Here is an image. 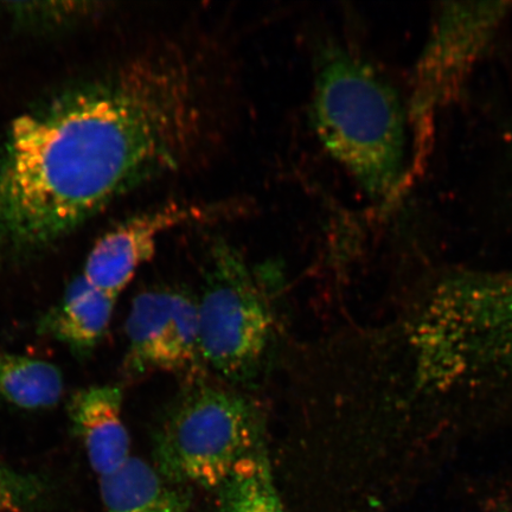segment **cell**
I'll use <instances>...</instances> for the list:
<instances>
[{
    "label": "cell",
    "instance_id": "obj_1",
    "mask_svg": "<svg viewBox=\"0 0 512 512\" xmlns=\"http://www.w3.org/2000/svg\"><path fill=\"white\" fill-rule=\"evenodd\" d=\"M214 76L171 44L18 117L0 139V258L43 251L196 162L219 127Z\"/></svg>",
    "mask_w": 512,
    "mask_h": 512
},
{
    "label": "cell",
    "instance_id": "obj_2",
    "mask_svg": "<svg viewBox=\"0 0 512 512\" xmlns=\"http://www.w3.org/2000/svg\"><path fill=\"white\" fill-rule=\"evenodd\" d=\"M402 335L414 394L477 399L512 386V270L447 272Z\"/></svg>",
    "mask_w": 512,
    "mask_h": 512
},
{
    "label": "cell",
    "instance_id": "obj_3",
    "mask_svg": "<svg viewBox=\"0 0 512 512\" xmlns=\"http://www.w3.org/2000/svg\"><path fill=\"white\" fill-rule=\"evenodd\" d=\"M310 115L325 151L364 194L398 200L407 189V110L373 64L336 41L319 48Z\"/></svg>",
    "mask_w": 512,
    "mask_h": 512
},
{
    "label": "cell",
    "instance_id": "obj_4",
    "mask_svg": "<svg viewBox=\"0 0 512 512\" xmlns=\"http://www.w3.org/2000/svg\"><path fill=\"white\" fill-rule=\"evenodd\" d=\"M255 403L233 390L190 380L153 437V467L179 486L216 490L240 460L264 450Z\"/></svg>",
    "mask_w": 512,
    "mask_h": 512
},
{
    "label": "cell",
    "instance_id": "obj_5",
    "mask_svg": "<svg viewBox=\"0 0 512 512\" xmlns=\"http://www.w3.org/2000/svg\"><path fill=\"white\" fill-rule=\"evenodd\" d=\"M511 8L510 2H446L434 11L413 69L406 107L413 142L408 184L418 177L430 155L438 115L462 96Z\"/></svg>",
    "mask_w": 512,
    "mask_h": 512
},
{
    "label": "cell",
    "instance_id": "obj_6",
    "mask_svg": "<svg viewBox=\"0 0 512 512\" xmlns=\"http://www.w3.org/2000/svg\"><path fill=\"white\" fill-rule=\"evenodd\" d=\"M204 364L224 379H253L265 360L273 318L245 259L226 243L211 249L197 302Z\"/></svg>",
    "mask_w": 512,
    "mask_h": 512
},
{
    "label": "cell",
    "instance_id": "obj_7",
    "mask_svg": "<svg viewBox=\"0 0 512 512\" xmlns=\"http://www.w3.org/2000/svg\"><path fill=\"white\" fill-rule=\"evenodd\" d=\"M125 368L131 375L153 371L200 376L203 363L197 302L178 290H152L133 300L126 320Z\"/></svg>",
    "mask_w": 512,
    "mask_h": 512
},
{
    "label": "cell",
    "instance_id": "obj_8",
    "mask_svg": "<svg viewBox=\"0 0 512 512\" xmlns=\"http://www.w3.org/2000/svg\"><path fill=\"white\" fill-rule=\"evenodd\" d=\"M239 206L169 203L133 216L95 243L81 274L89 284L119 297L140 267L152 259L163 234L184 224L222 219Z\"/></svg>",
    "mask_w": 512,
    "mask_h": 512
},
{
    "label": "cell",
    "instance_id": "obj_9",
    "mask_svg": "<svg viewBox=\"0 0 512 512\" xmlns=\"http://www.w3.org/2000/svg\"><path fill=\"white\" fill-rule=\"evenodd\" d=\"M123 392L115 386L79 390L69 403L73 430L85 447L89 464L99 477L111 475L130 456V435L124 424Z\"/></svg>",
    "mask_w": 512,
    "mask_h": 512
},
{
    "label": "cell",
    "instance_id": "obj_10",
    "mask_svg": "<svg viewBox=\"0 0 512 512\" xmlns=\"http://www.w3.org/2000/svg\"><path fill=\"white\" fill-rule=\"evenodd\" d=\"M117 297L75 278L61 302L41 322V332L66 344L76 355L86 356L110 328Z\"/></svg>",
    "mask_w": 512,
    "mask_h": 512
},
{
    "label": "cell",
    "instance_id": "obj_11",
    "mask_svg": "<svg viewBox=\"0 0 512 512\" xmlns=\"http://www.w3.org/2000/svg\"><path fill=\"white\" fill-rule=\"evenodd\" d=\"M106 512H189V488L168 482L155 467L131 457L118 471L100 477Z\"/></svg>",
    "mask_w": 512,
    "mask_h": 512
},
{
    "label": "cell",
    "instance_id": "obj_12",
    "mask_svg": "<svg viewBox=\"0 0 512 512\" xmlns=\"http://www.w3.org/2000/svg\"><path fill=\"white\" fill-rule=\"evenodd\" d=\"M63 377L49 362L23 355L0 354V399L27 411L57 405Z\"/></svg>",
    "mask_w": 512,
    "mask_h": 512
},
{
    "label": "cell",
    "instance_id": "obj_13",
    "mask_svg": "<svg viewBox=\"0 0 512 512\" xmlns=\"http://www.w3.org/2000/svg\"><path fill=\"white\" fill-rule=\"evenodd\" d=\"M216 491V512H286L265 450L240 460Z\"/></svg>",
    "mask_w": 512,
    "mask_h": 512
},
{
    "label": "cell",
    "instance_id": "obj_14",
    "mask_svg": "<svg viewBox=\"0 0 512 512\" xmlns=\"http://www.w3.org/2000/svg\"><path fill=\"white\" fill-rule=\"evenodd\" d=\"M44 496L40 479L0 462V512H41Z\"/></svg>",
    "mask_w": 512,
    "mask_h": 512
},
{
    "label": "cell",
    "instance_id": "obj_15",
    "mask_svg": "<svg viewBox=\"0 0 512 512\" xmlns=\"http://www.w3.org/2000/svg\"><path fill=\"white\" fill-rule=\"evenodd\" d=\"M79 5L78 3H18L10 6L19 21L34 27H47V25H59L66 19L81 14L85 9H78Z\"/></svg>",
    "mask_w": 512,
    "mask_h": 512
}]
</instances>
